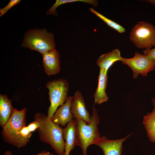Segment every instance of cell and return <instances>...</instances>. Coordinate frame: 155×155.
Listing matches in <instances>:
<instances>
[{
  "mask_svg": "<svg viewBox=\"0 0 155 155\" xmlns=\"http://www.w3.org/2000/svg\"><path fill=\"white\" fill-rule=\"evenodd\" d=\"M34 118L40 123L37 130L40 140L50 145L57 154L64 155L63 129L53 122L45 114L36 113Z\"/></svg>",
  "mask_w": 155,
  "mask_h": 155,
  "instance_id": "cell-1",
  "label": "cell"
},
{
  "mask_svg": "<svg viewBox=\"0 0 155 155\" xmlns=\"http://www.w3.org/2000/svg\"><path fill=\"white\" fill-rule=\"evenodd\" d=\"M27 108L21 110L14 108L9 119L2 127L1 134L6 142L20 148L28 143L21 136L20 132L26 126Z\"/></svg>",
  "mask_w": 155,
  "mask_h": 155,
  "instance_id": "cell-2",
  "label": "cell"
},
{
  "mask_svg": "<svg viewBox=\"0 0 155 155\" xmlns=\"http://www.w3.org/2000/svg\"><path fill=\"white\" fill-rule=\"evenodd\" d=\"M92 110V114L90 116L91 121L89 124L81 119H75L76 145L81 148L83 155H87V150L88 147L91 145L94 144L95 142L100 137L98 127L100 119L97 110L93 105Z\"/></svg>",
  "mask_w": 155,
  "mask_h": 155,
  "instance_id": "cell-3",
  "label": "cell"
},
{
  "mask_svg": "<svg viewBox=\"0 0 155 155\" xmlns=\"http://www.w3.org/2000/svg\"><path fill=\"white\" fill-rule=\"evenodd\" d=\"M21 45L37 51L42 55L56 47L54 34L44 28L32 29L27 31Z\"/></svg>",
  "mask_w": 155,
  "mask_h": 155,
  "instance_id": "cell-4",
  "label": "cell"
},
{
  "mask_svg": "<svg viewBox=\"0 0 155 155\" xmlns=\"http://www.w3.org/2000/svg\"><path fill=\"white\" fill-rule=\"evenodd\" d=\"M46 87L49 90L50 102L47 115L51 119L58 107L63 104L67 100L69 85L67 80L60 78L48 82Z\"/></svg>",
  "mask_w": 155,
  "mask_h": 155,
  "instance_id": "cell-5",
  "label": "cell"
},
{
  "mask_svg": "<svg viewBox=\"0 0 155 155\" xmlns=\"http://www.w3.org/2000/svg\"><path fill=\"white\" fill-rule=\"evenodd\" d=\"M130 39L137 48L150 49L155 47V26L145 22H139L132 28Z\"/></svg>",
  "mask_w": 155,
  "mask_h": 155,
  "instance_id": "cell-6",
  "label": "cell"
},
{
  "mask_svg": "<svg viewBox=\"0 0 155 155\" xmlns=\"http://www.w3.org/2000/svg\"><path fill=\"white\" fill-rule=\"evenodd\" d=\"M121 61L122 64L127 65L131 69L134 79L137 78L140 74L146 76L149 72L155 68V63L152 58L149 55L137 52L134 53L133 57L123 58Z\"/></svg>",
  "mask_w": 155,
  "mask_h": 155,
  "instance_id": "cell-7",
  "label": "cell"
},
{
  "mask_svg": "<svg viewBox=\"0 0 155 155\" xmlns=\"http://www.w3.org/2000/svg\"><path fill=\"white\" fill-rule=\"evenodd\" d=\"M70 111L75 119H81L89 124L91 121L90 116L87 110L81 92L77 90L74 93L70 105Z\"/></svg>",
  "mask_w": 155,
  "mask_h": 155,
  "instance_id": "cell-8",
  "label": "cell"
},
{
  "mask_svg": "<svg viewBox=\"0 0 155 155\" xmlns=\"http://www.w3.org/2000/svg\"><path fill=\"white\" fill-rule=\"evenodd\" d=\"M131 135L116 140H109L104 136L98 138L94 144L101 148L104 155H122V144Z\"/></svg>",
  "mask_w": 155,
  "mask_h": 155,
  "instance_id": "cell-9",
  "label": "cell"
},
{
  "mask_svg": "<svg viewBox=\"0 0 155 155\" xmlns=\"http://www.w3.org/2000/svg\"><path fill=\"white\" fill-rule=\"evenodd\" d=\"M44 71L48 76L55 75L60 71V55L59 51L53 49L42 55Z\"/></svg>",
  "mask_w": 155,
  "mask_h": 155,
  "instance_id": "cell-10",
  "label": "cell"
},
{
  "mask_svg": "<svg viewBox=\"0 0 155 155\" xmlns=\"http://www.w3.org/2000/svg\"><path fill=\"white\" fill-rule=\"evenodd\" d=\"M76 121L72 119L63 129L64 141V155H69L76 145L77 142Z\"/></svg>",
  "mask_w": 155,
  "mask_h": 155,
  "instance_id": "cell-11",
  "label": "cell"
},
{
  "mask_svg": "<svg viewBox=\"0 0 155 155\" xmlns=\"http://www.w3.org/2000/svg\"><path fill=\"white\" fill-rule=\"evenodd\" d=\"M73 96H69L66 102L57 109L54 114L51 121L55 123L64 127L74 119L70 111V105Z\"/></svg>",
  "mask_w": 155,
  "mask_h": 155,
  "instance_id": "cell-12",
  "label": "cell"
},
{
  "mask_svg": "<svg viewBox=\"0 0 155 155\" xmlns=\"http://www.w3.org/2000/svg\"><path fill=\"white\" fill-rule=\"evenodd\" d=\"M107 73L104 70L100 69L97 87L94 94L95 104H101L109 99L106 92L108 78Z\"/></svg>",
  "mask_w": 155,
  "mask_h": 155,
  "instance_id": "cell-13",
  "label": "cell"
},
{
  "mask_svg": "<svg viewBox=\"0 0 155 155\" xmlns=\"http://www.w3.org/2000/svg\"><path fill=\"white\" fill-rule=\"evenodd\" d=\"M123 58L120 51L116 49L110 52L101 55L98 59L96 64L100 69H103L107 72L109 68L115 62L121 61Z\"/></svg>",
  "mask_w": 155,
  "mask_h": 155,
  "instance_id": "cell-14",
  "label": "cell"
},
{
  "mask_svg": "<svg viewBox=\"0 0 155 155\" xmlns=\"http://www.w3.org/2000/svg\"><path fill=\"white\" fill-rule=\"evenodd\" d=\"M14 108L6 94H0V125L2 127L10 118Z\"/></svg>",
  "mask_w": 155,
  "mask_h": 155,
  "instance_id": "cell-15",
  "label": "cell"
},
{
  "mask_svg": "<svg viewBox=\"0 0 155 155\" xmlns=\"http://www.w3.org/2000/svg\"><path fill=\"white\" fill-rule=\"evenodd\" d=\"M152 102L154 108L152 112L148 113L143 117V123L147 135L152 142H155V98H152Z\"/></svg>",
  "mask_w": 155,
  "mask_h": 155,
  "instance_id": "cell-16",
  "label": "cell"
},
{
  "mask_svg": "<svg viewBox=\"0 0 155 155\" xmlns=\"http://www.w3.org/2000/svg\"><path fill=\"white\" fill-rule=\"evenodd\" d=\"M75 2H81L86 3L92 5L94 7L98 6V1L96 0H57L55 3L47 11V15H54L56 16H58L56 10V8L61 5L65 3Z\"/></svg>",
  "mask_w": 155,
  "mask_h": 155,
  "instance_id": "cell-17",
  "label": "cell"
},
{
  "mask_svg": "<svg viewBox=\"0 0 155 155\" xmlns=\"http://www.w3.org/2000/svg\"><path fill=\"white\" fill-rule=\"evenodd\" d=\"M89 10L108 26L115 29L119 32L122 33L125 32V28L119 24L107 18L92 8H90Z\"/></svg>",
  "mask_w": 155,
  "mask_h": 155,
  "instance_id": "cell-18",
  "label": "cell"
},
{
  "mask_svg": "<svg viewBox=\"0 0 155 155\" xmlns=\"http://www.w3.org/2000/svg\"><path fill=\"white\" fill-rule=\"evenodd\" d=\"M20 0H11L8 4L4 7L0 9V17L5 13L9 9L13 7L19 3Z\"/></svg>",
  "mask_w": 155,
  "mask_h": 155,
  "instance_id": "cell-19",
  "label": "cell"
},
{
  "mask_svg": "<svg viewBox=\"0 0 155 155\" xmlns=\"http://www.w3.org/2000/svg\"><path fill=\"white\" fill-rule=\"evenodd\" d=\"M21 136L24 139L29 142L32 134L29 130L27 126L23 127L20 132Z\"/></svg>",
  "mask_w": 155,
  "mask_h": 155,
  "instance_id": "cell-20",
  "label": "cell"
},
{
  "mask_svg": "<svg viewBox=\"0 0 155 155\" xmlns=\"http://www.w3.org/2000/svg\"><path fill=\"white\" fill-rule=\"evenodd\" d=\"M40 123L34 120L27 126L30 131L32 132L35 131L39 127Z\"/></svg>",
  "mask_w": 155,
  "mask_h": 155,
  "instance_id": "cell-21",
  "label": "cell"
},
{
  "mask_svg": "<svg viewBox=\"0 0 155 155\" xmlns=\"http://www.w3.org/2000/svg\"><path fill=\"white\" fill-rule=\"evenodd\" d=\"M143 54L150 56L154 60L155 64V47L151 49L148 48L144 49Z\"/></svg>",
  "mask_w": 155,
  "mask_h": 155,
  "instance_id": "cell-22",
  "label": "cell"
},
{
  "mask_svg": "<svg viewBox=\"0 0 155 155\" xmlns=\"http://www.w3.org/2000/svg\"><path fill=\"white\" fill-rule=\"evenodd\" d=\"M34 155H54V154L47 151L43 150L40 152Z\"/></svg>",
  "mask_w": 155,
  "mask_h": 155,
  "instance_id": "cell-23",
  "label": "cell"
},
{
  "mask_svg": "<svg viewBox=\"0 0 155 155\" xmlns=\"http://www.w3.org/2000/svg\"><path fill=\"white\" fill-rule=\"evenodd\" d=\"M141 1H144L148 3H150L152 4L155 5V0H145Z\"/></svg>",
  "mask_w": 155,
  "mask_h": 155,
  "instance_id": "cell-24",
  "label": "cell"
},
{
  "mask_svg": "<svg viewBox=\"0 0 155 155\" xmlns=\"http://www.w3.org/2000/svg\"><path fill=\"white\" fill-rule=\"evenodd\" d=\"M3 155H13L11 152L9 150H6Z\"/></svg>",
  "mask_w": 155,
  "mask_h": 155,
  "instance_id": "cell-25",
  "label": "cell"
}]
</instances>
